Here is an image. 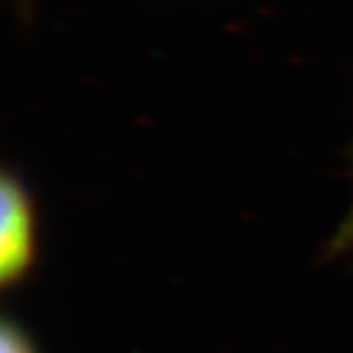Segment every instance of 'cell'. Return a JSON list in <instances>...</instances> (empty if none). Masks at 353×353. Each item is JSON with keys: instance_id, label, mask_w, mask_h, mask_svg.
<instances>
[{"instance_id": "1", "label": "cell", "mask_w": 353, "mask_h": 353, "mask_svg": "<svg viewBox=\"0 0 353 353\" xmlns=\"http://www.w3.org/2000/svg\"><path fill=\"white\" fill-rule=\"evenodd\" d=\"M34 257V214L26 188L17 179H3V225H0V280L19 282Z\"/></svg>"}, {"instance_id": "3", "label": "cell", "mask_w": 353, "mask_h": 353, "mask_svg": "<svg viewBox=\"0 0 353 353\" xmlns=\"http://www.w3.org/2000/svg\"><path fill=\"white\" fill-rule=\"evenodd\" d=\"M349 236H353V216H351V223H349Z\"/></svg>"}, {"instance_id": "2", "label": "cell", "mask_w": 353, "mask_h": 353, "mask_svg": "<svg viewBox=\"0 0 353 353\" xmlns=\"http://www.w3.org/2000/svg\"><path fill=\"white\" fill-rule=\"evenodd\" d=\"M0 353H34L30 340L23 330L14 328L12 323L3 326V342H0Z\"/></svg>"}]
</instances>
